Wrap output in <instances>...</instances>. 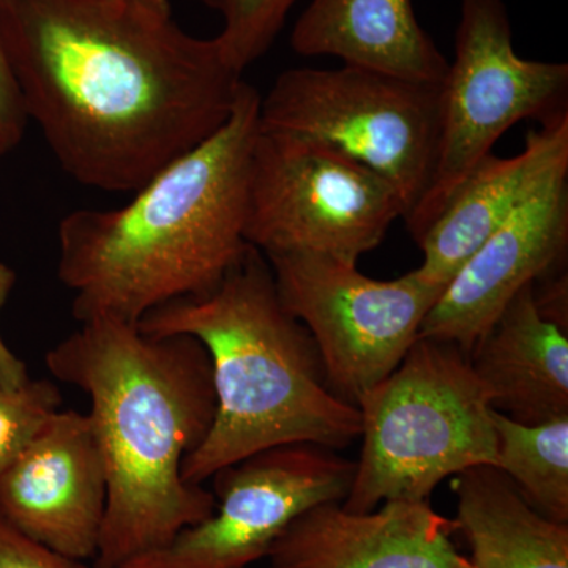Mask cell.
Returning <instances> with one entry per match:
<instances>
[{"label": "cell", "mask_w": 568, "mask_h": 568, "mask_svg": "<svg viewBox=\"0 0 568 568\" xmlns=\"http://www.w3.org/2000/svg\"><path fill=\"white\" fill-rule=\"evenodd\" d=\"M0 41L29 121L100 192L134 193L209 140L245 82L170 0H0Z\"/></svg>", "instance_id": "cell-1"}, {"label": "cell", "mask_w": 568, "mask_h": 568, "mask_svg": "<svg viewBox=\"0 0 568 568\" xmlns=\"http://www.w3.org/2000/svg\"><path fill=\"white\" fill-rule=\"evenodd\" d=\"M47 365L91 402L108 480L93 568H122L211 517L213 493L182 476L215 417L211 357L197 339L93 320L52 347Z\"/></svg>", "instance_id": "cell-2"}, {"label": "cell", "mask_w": 568, "mask_h": 568, "mask_svg": "<svg viewBox=\"0 0 568 568\" xmlns=\"http://www.w3.org/2000/svg\"><path fill=\"white\" fill-rule=\"evenodd\" d=\"M261 95L242 85L222 129L183 153L118 209H80L59 223L58 275L80 323L138 324L212 291L248 250L250 164Z\"/></svg>", "instance_id": "cell-3"}, {"label": "cell", "mask_w": 568, "mask_h": 568, "mask_svg": "<svg viewBox=\"0 0 568 568\" xmlns=\"http://www.w3.org/2000/svg\"><path fill=\"white\" fill-rule=\"evenodd\" d=\"M138 327L192 336L211 357L215 417L183 462L189 484L271 448L343 450L361 439V410L328 387L315 339L287 312L271 264L252 245L212 291L160 306Z\"/></svg>", "instance_id": "cell-4"}, {"label": "cell", "mask_w": 568, "mask_h": 568, "mask_svg": "<svg viewBox=\"0 0 568 568\" xmlns=\"http://www.w3.org/2000/svg\"><path fill=\"white\" fill-rule=\"evenodd\" d=\"M362 452L342 506L365 514L387 500H428L469 467L496 466L487 392L455 343L418 336L402 364L357 403Z\"/></svg>", "instance_id": "cell-5"}, {"label": "cell", "mask_w": 568, "mask_h": 568, "mask_svg": "<svg viewBox=\"0 0 568 568\" xmlns=\"http://www.w3.org/2000/svg\"><path fill=\"white\" fill-rule=\"evenodd\" d=\"M567 63L519 58L504 0H462L455 58L440 84L435 174L405 219L414 241L507 130L528 119L548 125L567 118Z\"/></svg>", "instance_id": "cell-6"}, {"label": "cell", "mask_w": 568, "mask_h": 568, "mask_svg": "<svg viewBox=\"0 0 568 568\" xmlns=\"http://www.w3.org/2000/svg\"><path fill=\"white\" fill-rule=\"evenodd\" d=\"M260 126L325 142L365 164L394 186L405 220L435 174L440 84L349 65L291 69L261 97Z\"/></svg>", "instance_id": "cell-7"}, {"label": "cell", "mask_w": 568, "mask_h": 568, "mask_svg": "<svg viewBox=\"0 0 568 568\" xmlns=\"http://www.w3.org/2000/svg\"><path fill=\"white\" fill-rule=\"evenodd\" d=\"M405 205L353 156L312 138L264 132L250 164L245 239L264 256L315 253L357 264Z\"/></svg>", "instance_id": "cell-8"}, {"label": "cell", "mask_w": 568, "mask_h": 568, "mask_svg": "<svg viewBox=\"0 0 568 568\" xmlns=\"http://www.w3.org/2000/svg\"><path fill=\"white\" fill-rule=\"evenodd\" d=\"M287 312L308 328L328 387L358 399L402 364L446 287L416 271L375 280L357 264L315 253L265 256Z\"/></svg>", "instance_id": "cell-9"}, {"label": "cell", "mask_w": 568, "mask_h": 568, "mask_svg": "<svg viewBox=\"0 0 568 568\" xmlns=\"http://www.w3.org/2000/svg\"><path fill=\"white\" fill-rule=\"evenodd\" d=\"M354 474V462L315 444L261 452L212 477L211 517L122 568H252L295 518L343 503Z\"/></svg>", "instance_id": "cell-10"}, {"label": "cell", "mask_w": 568, "mask_h": 568, "mask_svg": "<svg viewBox=\"0 0 568 568\" xmlns=\"http://www.w3.org/2000/svg\"><path fill=\"white\" fill-rule=\"evenodd\" d=\"M108 480L88 414H54L0 476V518L65 558L95 560Z\"/></svg>", "instance_id": "cell-11"}, {"label": "cell", "mask_w": 568, "mask_h": 568, "mask_svg": "<svg viewBox=\"0 0 568 568\" xmlns=\"http://www.w3.org/2000/svg\"><path fill=\"white\" fill-rule=\"evenodd\" d=\"M568 171L556 174L497 227L447 284L420 336L455 343L469 354L508 302L566 256Z\"/></svg>", "instance_id": "cell-12"}, {"label": "cell", "mask_w": 568, "mask_h": 568, "mask_svg": "<svg viewBox=\"0 0 568 568\" xmlns=\"http://www.w3.org/2000/svg\"><path fill=\"white\" fill-rule=\"evenodd\" d=\"M455 532V519L428 500H387L365 514L325 503L295 518L265 559L268 568H474Z\"/></svg>", "instance_id": "cell-13"}, {"label": "cell", "mask_w": 568, "mask_h": 568, "mask_svg": "<svg viewBox=\"0 0 568 568\" xmlns=\"http://www.w3.org/2000/svg\"><path fill=\"white\" fill-rule=\"evenodd\" d=\"M562 171H568V115L529 132L517 155H488L418 242L424 253L418 274L446 287L478 246Z\"/></svg>", "instance_id": "cell-14"}, {"label": "cell", "mask_w": 568, "mask_h": 568, "mask_svg": "<svg viewBox=\"0 0 568 568\" xmlns=\"http://www.w3.org/2000/svg\"><path fill=\"white\" fill-rule=\"evenodd\" d=\"M469 361L497 413L526 425L568 416L567 331L538 313L532 283L477 339Z\"/></svg>", "instance_id": "cell-15"}, {"label": "cell", "mask_w": 568, "mask_h": 568, "mask_svg": "<svg viewBox=\"0 0 568 568\" xmlns=\"http://www.w3.org/2000/svg\"><path fill=\"white\" fill-rule=\"evenodd\" d=\"M291 48L425 84H443L450 63L418 22L414 0H312Z\"/></svg>", "instance_id": "cell-16"}, {"label": "cell", "mask_w": 568, "mask_h": 568, "mask_svg": "<svg viewBox=\"0 0 568 568\" xmlns=\"http://www.w3.org/2000/svg\"><path fill=\"white\" fill-rule=\"evenodd\" d=\"M450 485L474 568H568V525L530 506L499 467H469Z\"/></svg>", "instance_id": "cell-17"}, {"label": "cell", "mask_w": 568, "mask_h": 568, "mask_svg": "<svg viewBox=\"0 0 568 568\" xmlns=\"http://www.w3.org/2000/svg\"><path fill=\"white\" fill-rule=\"evenodd\" d=\"M496 467L552 521L568 525V416L526 425L491 410Z\"/></svg>", "instance_id": "cell-18"}, {"label": "cell", "mask_w": 568, "mask_h": 568, "mask_svg": "<svg viewBox=\"0 0 568 568\" xmlns=\"http://www.w3.org/2000/svg\"><path fill=\"white\" fill-rule=\"evenodd\" d=\"M220 14L224 54L244 73L267 54L298 0H190Z\"/></svg>", "instance_id": "cell-19"}, {"label": "cell", "mask_w": 568, "mask_h": 568, "mask_svg": "<svg viewBox=\"0 0 568 568\" xmlns=\"http://www.w3.org/2000/svg\"><path fill=\"white\" fill-rule=\"evenodd\" d=\"M62 396L51 381L0 390V476L59 409Z\"/></svg>", "instance_id": "cell-20"}, {"label": "cell", "mask_w": 568, "mask_h": 568, "mask_svg": "<svg viewBox=\"0 0 568 568\" xmlns=\"http://www.w3.org/2000/svg\"><path fill=\"white\" fill-rule=\"evenodd\" d=\"M28 123L20 85L0 41V163L20 145Z\"/></svg>", "instance_id": "cell-21"}, {"label": "cell", "mask_w": 568, "mask_h": 568, "mask_svg": "<svg viewBox=\"0 0 568 568\" xmlns=\"http://www.w3.org/2000/svg\"><path fill=\"white\" fill-rule=\"evenodd\" d=\"M0 568H91L41 547L0 518Z\"/></svg>", "instance_id": "cell-22"}, {"label": "cell", "mask_w": 568, "mask_h": 568, "mask_svg": "<svg viewBox=\"0 0 568 568\" xmlns=\"http://www.w3.org/2000/svg\"><path fill=\"white\" fill-rule=\"evenodd\" d=\"M534 301L538 313L549 323L568 328V280L560 268L555 267L532 283Z\"/></svg>", "instance_id": "cell-23"}, {"label": "cell", "mask_w": 568, "mask_h": 568, "mask_svg": "<svg viewBox=\"0 0 568 568\" xmlns=\"http://www.w3.org/2000/svg\"><path fill=\"white\" fill-rule=\"evenodd\" d=\"M17 284V274L10 265L0 263V313ZM31 383L28 365L11 353L0 335V390H14Z\"/></svg>", "instance_id": "cell-24"}]
</instances>
